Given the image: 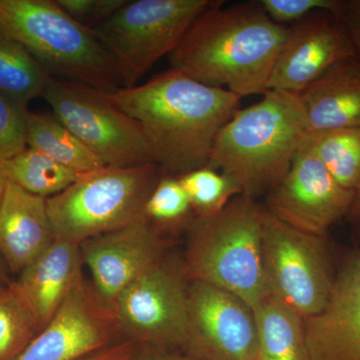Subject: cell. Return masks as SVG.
Segmentation results:
<instances>
[{
    "label": "cell",
    "mask_w": 360,
    "mask_h": 360,
    "mask_svg": "<svg viewBox=\"0 0 360 360\" xmlns=\"http://www.w3.org/2000/svg\"><path fill=\"white\" fill-rule=\"evenodd\" d=\"M122 340L110 310L82 276L51 321L14 360H77Z\"/></svg>",
    "instance_id": "obj_13"
},
{
    "label": "cell",
    "mask_w": 360,
    "mask_h": 360,
    "mask_svg": "<svg viewBox=\"0 0 360 360\" xmlns=\"http://www.w3.org/2000/svg\"><path fill=\"white\" fill-rule=\"evenodd\" d=\"M160 179L155 163L105 167L80 175L63 193L46 198L56 238L79 245L144 219V208Z\"/></svg>",
    "instance_id": "obj_6"
},
{
    "label": "cell",
    "mask_w": 360,
    "mask_h": 360,
    "mask_svg": "<svg viewBox=\"0 0 360 360\" xmlns=\"http://www.w3.org/2000/svg\"><path fill=\"white\" fill-rule=\"evenodd\" d=\"M189 283L184 265L167 257L135 279L111 309L123 340L182 352L188 333Z\"/></svg>",
    "instance_id": "obj_9"
},
{
    "label": "cell",
    "mask_w": 360,
    "mask_h": 360,
    "mask_svg": "<svg viewBox=\"0 0 360 360\" xmlns=\"http://www.w3.org/2000/svg\"><path fill=\"white\" fill-rule=\"evenodd\" d=\"M303 323L310 360H360V248L345 255L328 304Z\"/></svg>",
    "instance_id": "obj_16"
},
{
    "label": "cell",
    "mask_w": 360,
    "mask_h": 360,
    "mask_svg": "<svg viewBox=\"0 0 360 360\" xmlns=\"http://www.w3.org/2000/svg\"><path fill=\"white\" fill-rule=\"evenodd\" d=\"M72 20L94 30L120 11L127 0H56Z\"/></svg>",
    "instance_id": "obj_30"
},
{
    "label": "cell",
    "mask_w": 360,
    "mask_h": 360,
    "mask_svg": "<svg viewBox=\"0 0 360 360\" xmlns=\"http://www.w3.org/2000/svg\"><path fill=\"white\" fill-rule=\"evenodd\" d=\"M215 0H127L94 28L115 60L122 87L130 89L163 56H168Z\"/></svg>",
    "instance_id": "obj_7"
},
{
    "label": "cell",
    "mask_w": 360,
    "mask_h": 360,
    "mask_svg": "<svg viewBox=\"0 0 360 360\" xmlns=\"http://www.w3.org/2000/svg\"><path fill=\"white\" fill-rule=\"evenodd\" d=\"M262 217L264 208L243 194L217 214L195 215L186 229L182 262L189 281L229 291L255 309L267 295L262 266Z\"/></svg>",
    "instance_id": "obj_4"
},
{
    "label": "cell",
    "mask_w": 360,
    "mask_h": 360,
    "mask_svg": "<svg viewBox=\"0 0 360 360\" xmlns=\"http://www.w3.org/2000/svg\"><path fill=\"white\" fill-rule=\"evenodd\" d=\"M194 217L195 213L179 179L172 175H161L146 201V221L165 236L167 232L188 229Z\"/></svg>",
    "instance_id": "obj_25"
},
{
    "label": "cell",
    "mask_w": 360,
    "mask_h": 360,
    "mask_svg": "<svg viewBox=\"0 0 360 360\" xmlns=\"http://www.w3.org/2000/svg\"><path fill=\"white\" fill-rule=\"evenodd\" d=\"M11 283H9V281H7L6 274H4V270L0 267V291L4 290V288H6V286H8Z\"/></svg>",
    "instance_id": "obj_36"
},
{
    "label": "cell",
    "mask_w": 360,
    "mask_h": 360,
    "mask_svg": "<svg viewBox=\"0 0 360 360\" xmlns=\"http://www.w3.org/2000/svg\"><path fill=\"white\" fill-rule=\"evenodd\" d=\"M357 58L335 13L319 11L288 26L277 54L269 90L300 94L333 66Z\"/></svg>",
    "instance_id": "obj_15"
},
{
    "label": "cell",
    "mask_w": 360,
    "mask_h": 360,
    "mask_svg": "<svg viewBox=\"0 0 360 360\" xmlns=\"http://www.w3.org/2000/svg\"><path fill=\"white\" fill-rule=\"evenodd\" d=\"M167 238L142 219L90 238L79 248L92 288L111 311L129 284L167 257Z\"/></svg>",
    "instance_id": "obj_14"
},
{
    "label": "cell",
    "mask_w": 360,
    "mask_h": 360,
    "mask_svg": "<svg viewBox=\"0 0 360 360\" xmlns=\"http://www.w3.org/2000/svg\"><path fill=\"white\" fill-rule=\"evenodd\" d=\"M181 352L196 360H257L253 310L229 291L191 281L188 333Z\"/></svg>",
    "instance_id": "obj_11"
},
{
    "label": "cell",
    "mask_w": 360,
    "mask_h": 360,
    "mask_svg": "<svg viewBox=\"0 0 360 360\" xmlns=\"http://www.w3.org/2000/svg\"><path fill=\"white\" fill-rule=\"evenodd\" d=\"M0 165L9 181L44 198L63 193L82 175L30 148Z\"/></svg>",
    "instance_id": "obj_24"
},
{
    "label": "cell",
    "mask_w": 360,
    "mask_h": 360,
    "mask_svg": "<svg viewBox=\"0 0 360 360\" xmlns=\"http://www.w3.org/2000/svg\"><path fill=\"white\" fill-rule=\"evenodd\" d=\"M265 14L276 25L288 26L319 11L336 13L340 0H258Z\"/></svg>",
    "instance_id": "obj_29"
},
{
    "label": "cell",
    "mask_w": 360,
    "mask_h": 360,
    "mask_svg": "<svg viewBox=\"0 0 360 360\" xmlns=\"http://www.w3.org/2000/svg\"><path fill=\"white\" fill-rule=\"evenodd\" d=\"M201 14L168 56L172 68L241 98L264 96L288 27L276 25L257 1Z\"/></svg>",
    "instance_id": "obj_2"
},
{
    "label": "cell",
    "mask_w": 360,
    "mask_h": 360,
    "mask_svg": "<svg viewBox=\"0 0 360 360\" xmlns=\"http://www.w3.org/2000/svg\"><path fill=\"white\" fill-rule=\"evenodd\" d=\"M324 236L284 224L264 208L262 266L266 293L309 319L328 304L335 270Z\"/></svg>",
    "instance_id": "obj_8"
},
{
    "label": "cell",
    "mask_w": 360,
    "mask_h": 360,
    "mask_svg": "<svg viewBox=\"0 0 360 360\" xmlns=\"http://www.w3.org/2000/svg\"><path fill=\"white\" fill-rule=\"evenodd\" d=\"M335 14L347 32L357 58L360 59V0H340Z\"/></svg>",
    "instance_id": "obj_31"
},
{
    "label": "cell",
    "mask_w": 360,
    "mask_h": 360,
    "mask_svg": "<svg viewBox=\"0 0 360 360\" xmlns=\"http://www.w3.org/2000/svg\"><path fill=\"white\" fill-rule=\"evenodd\" d=\"M7 176L6 172H4V167L0 165V205H1L2 200H4V193H6V188L7 186Z\"/></svg>",
    "instance_id": "obj_35"
},
{
    "label": "cell",
    "mask_w": 360,
    "mask_h": 360,
    "mask_svg": "<svg viewBox=\"0 0 360 360\" xmlns=\"http://www.w3.org/2000/svg\"><path fill=\"white\" fill-rule=\"evenodd\" d=\"M137 360H196L177 350L155 349L139 347Z\"/></svg>",
    "instance_id": "obj_33"
},
{
    "label": "cell",
    "mask_w": 360,
    "mask_h": 360,
    "mask_svg": "<svg viewBox=\"0 0 360 360\" xmlns=\"http://www.w3.org/2000/svg\"><path fill=\"white\" fill-rule=\"evenodd\" d=\"M56 240L46 198L7 182L0 205V255L20 274Z\"/></svg>",
    "instance_id": "obj_17"
},
{
    "label": "cell",
    "mask_w": 360,
    "mask_h": 360,
    "mask_svg": "<svg viewBox=\"0 0 360 360\" xmlns=\"http://www.w3.org/2000/svg\"><path fill=\"white\" fill-rule=\"evenodd\" d=\"M354 195L314 153L300 146L288 174L270 191L266 210L298 231L324 236L330 226L347 217Z\"/></svg>",
    "instance_id": "obj_12"
},
{
    "label": "cell",
    "mask_w": 360,
    "mask_h": 360,
    "mask_svg": "<svg viewBox=\"0 0 360 360\" xmlns=\"http://www.w3.org/2000/svg\"><path fill=\"white\" fill-rule=\"evenodd\" d=\"M0 35L22 45L51 77L101 91L122 87L115 60L94 30L56 0H0Z\"/></svg>",
    "instance_id": "obj_5"
},
{
    "label": "cell",
    "mask_w": 360,
    "mask_h": 360,
    "mask_svg": "<svg viewBox=\"0 0 360 360\" xmlns=\"http://www.w3.org/2000/svg\"><path fill=\"white\" fill-rule=\"evenodd\" d=\"M300 146L314 153L345 188L360 184V127L307 132Z\"/></svg>",
    "instance_id": "obj_22"
},
{
    "label": "cell",
    "mask_w": 360,
    "mask_h": 360,
    "mask_svg": "<svg viewBox=\"0 0 360 360\" xmlns=\"http://www.w3.org/2000/svg\"><path fill=\"white\" fill-rule=\"evenodd\" d=\"M52 78L22 45L0 35V96L26 108L44 96Z\"/></svg>",
    "instance_id": "obj_23"
},
{
    "label": "cell",
    "mask_w": 360,
    "mask_h": 360,
    "mask_svg": "<svg viewBox=\"0 0 360 360\" xmlns=\"http://www.w3.org/2000/svg\"><path fill=\"white\" fill-rule=\"evenodd\" d=\"M103 94L139 123L153 163L176 177L208 165L217 135L241 101L174 68L146 84Z\"/></svg>",
    "instance_id": "obj_1"
},
{
    "label": "cell",
    "mask_w": 360,
    "mask_h": 360,
    "mask_svg": "<svg viewBox=\"0 0 360 360\" xmlns=\"http://www.w3.org/2000/svg\"><path fill=\"white\" fill-rule=\"evenodd\" d=\"M42 98L52 115L72 132L106 167L153 163L139 123L89 85L53 77Z\"/></svg>",
    "instance_id": "obj_10"
},
{
    "label": "cell",
    "mask_w": 360,
    "mask_h": 360,
    "mask_svg": "<svg viewBox=\"0 0 360 360\" xmlns=\"http://www.w3.org/2000/svg\"><path fill=\"white\" fill-rule=\"evenodd\" d=\"M32 312L13 283L0 291V360H14L39 335Z\"/></svg>",
    "instance_id": "obj_26"
},
{
    "label": "cell",
    "mask_w": 360,
    "mask_h": 360,
    "mask_svg": "<svg viewBox=\"0 0 360 360\" xmlns=\"http://www.w3.org/2000/svg\"><path fill=\"white\" fill-rule=\"evenodd\" d=\"M198 217H212L241 195L238 184L219 170L205 165L177 176Z\"/></svg>",
    "instance_id": "obj_27"
},
{
    "label": "cell",
    "mask_w": 360,
    "mask_h": 360,
    "mask_svg": "<svg viewBox=\"0 0 360 360\" xmlns=\"http://www.w3.org/2000/svg\"><path fill=\"white\" fill-rule=\"evenodd\" d=\"M139 345L132 341L122 340L77 360H137Z\"/></svg>",
    "instance_id": "obj_32"
},
{
    "label": "cell",
    "mask_w": 360,
    "mask_h": 360,
    "mask_svg": "<svg viewBox=\"0 0 360 360\" xmlns=\"http://www.w3.org/2000/svg\"><path fill=\"white\" fill-rule=\"evenodd\" d=\"M26 143L27 148L37 149L59 165L80 174L106 167L53 115L27 111Z\"/></svg>",
    "instance_id": "obj_21"
},
{
    "label": "cell",
    "mask_w": 360,
    "mask_h": 360,
    "mask_svg": "<svg viewBox=\"0 0 360 360\" xmlns=\"http://www.w3.org/2000/svg\"><path fill=\"white\" fill-rule=\"evenodd\" d=\"M307 132L298 94L269 89L262 101L234 112L217 135L207 165L255 200L284 179Z\"/></svg>",
    "instance_id": "obj_3"
},
{
    "label": "cell",
    "mask_w": 360,
    "mask_h": 360,
    "mask_svg": "<svg viewBox=\"0 0 360 360\" xmlns=\"http://www.w3.org/2000/svg\"><path fill=\"white\" fill-rule=\"evenodd\" d=\"M298 96L307 132L360 127V59L333 66Z\"/></svg>",
    "instance_id": "obj_19"
},
{
    "label": "cell",
    "mask_w": 360,
    "mask_h": 360,
    "mask_svg": "<svg viewBox=\"0 0 360 360\" xmlns=\"http://www.w3.org/2000/svg\"><path fill=\"white\" fill-rule=\"evenodd\" d=\"M79 245L56 238L16 281V290L32 312L39 333L70 295L82 274Z\"/></svg>",
    "instance_id": "obj_18"
},
{
    "label": "cell",
    "mask_w": 360,
    "mask_h": 360,
    "mask_svg": "<svg viewBox=\"0 0 360 360\" xmlns=\"http://www.w3.org/2000/svg\"><path fill=\"white\" fill-rule=\"evenodd\" d=\"M345 219L352 225V229L360 240V184L354 191V200Z\"/></svg>",
    "instance_id": "obj_34"
},
{
    "label": "cell",
    "mask_w": 360,
    "mask_h": 360,
    "mask_svg": "<svg viewBox=\"0 0 360 360\" xmlns=\"http://www.w3.org/2000/svg\"><path fill=\"white\" fill-rule=\"evenodd\" d=\"M257 360H310L303 319L267 293L253 309Z\"/></svg>",
    "instance_id": "obj_20"
},
{
    "label": "cell",
    "mask_w": 360,
    "mask_h": 360,
    "mask_svg": "<svg viewBox=\"0 0 360 360\" xmlns=\"http://www.w3.org/2000/svg\"><path fill=\"white\" fill-rule=\"evenodd\" d=\"M27 108L0 96V163L11 160L27 148Z\"/></svg>",
    "instance_id": "obj_28"
}]
</instances>
